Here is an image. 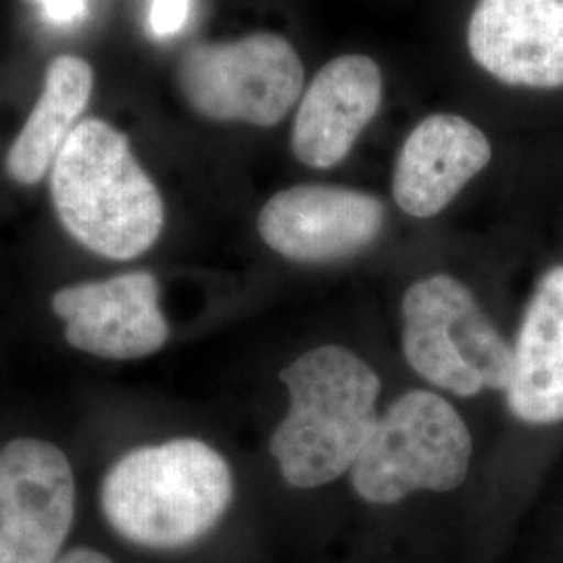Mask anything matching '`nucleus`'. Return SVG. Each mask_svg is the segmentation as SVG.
<instances>
[{
	"mask_svg": "<svg viewBox=\"0 0 563 563\" xmlns=\"http://www.w3.org/2000/svg\"><path fill=\"white\" fill-rule=\"evenodd\" d=\"M384 202L362 190L302 184L276 192L257 218L262 241L284 260L332 263L353 257L383 232Z\"/></svg>",
	"mask_w": 563,
	"mask_h": 563,
	"instance_id": "8",
	"label": "nucleus"
},
{
	"mask_svg": "<svg viewBox=\"0 0 563 563\" xmlns=\"http://www.w3.org/2000/svg\"><path fill=\"white\" fill-rule=\"evenodd\" d=\"M290 407L269 453L295 488H318L351 472L378 426L383 383L357 353L311 349L280 372Z\"/></svg>",
	"mask_w": 563,
	"mask_h": 563,
	"instance_id": "1",
	"label": "nucleus"
},
{
	"mask_svg": "<svg viewBox=\"0 0 563 563\" xmlns=\"http://www.w3.org/2000/svg\"><path fill=\"white\" fill-rule=\"evenodd\" d=\"M51 307L65 323V341L92 357L134 362L155 355L169 339L159 282L148 272L60 288Z\"/></svg>",
	"mask_w": 563,
	"mask_h": 563,
	"instance_id": "9",
	"label": "nucleus"
},
{
	"mask_svg": "<svg viewBox=\"0 0 563 563\" xmlns=\"http://www.w3.org/2000/svg\"><path fill=\"white\" fill-rule=\"evenodd\" d=\"M467 48L505 86L563 88V0H478Z\"/></svg>",
	"mask_w": 563,
	"mask_h": 563,
	"instance_id": "10",
	"label": "nucleus"
},
{
	"mask_svg": "<svg viewBox=\"0 0 563 563\" xmlns=\"http://www.w3.org/2000/svg\"><path fill=\"white\" fill-rule=\"evenodd\" d=\"M92 86V67L76 55H63L48 65L41 99L7 155L11 180L34 186L53 169L88 107Z\"/></svg>",
	"mask_w": 563,
	"mask_h": 563,
	"instance_id": "14",
	"label": "nucleus"
},
{
	"mask_svg": "<svg viewBox=\"0 0 563 563\" xmlns=\"http://www.w3.org/2000/svg\"><path fill=\"white\" fill-rule=\"evenodd\" d=\"M178 80L186 102L207 120L274 128L301 99L305 67L290 42L262 32L192 46Z\"/></svg>",
	"mask_w": 563,
	"mask_h": 563,
	"instance_id": "6",
	"label": "nucleus"
},
{
	"mask_svg": "<svg viewBox=\"0 0 563 563\" xmlns=\"http://www.w3.org/2000/svg\"><path fill=\"white\" fill-rule=\"evenodd\" d=\"M401 316L405 360L426 383L463 399L507 390L514 349L457 278L416 282L402 297Z\"/></svg>",
	"mask_w": 563,
	"mask_h": 563,
	"instance_id": "4",
	"label": "nucleus"
},
{
	"mask_svg": "<svg viewBox=\"0 0 563 563\" xmlns=\"http://www.w3.org/2000/svg\"><path fill=\"white\" fill-rule=\"evenodd\" d=\"M51 195L69 236L104 260H136L162 236V192L107 121L76 125L51 169Z\"/></svg>",
	"mask_w": 563,
	"mask_h": 563,
	"instance_id": "2",
	"label": "nucleus"
},
{
	"mask_svg": "<svg viewBox=\"0 0 563 563\" xmlns=\"http://www.w3.org/2000/svg\"><path fill=\"white\" fill-rule=\"evenodd\" d=\"M25 2H32V4H41V0H25Z\"/></svg>",
	"mask_w": 563,
	"mask_h": 563,
	"instance_id": "18",
	"label": "nucleus"
},
{
	"mask_svg": "<svg viewBox=\"0 0 563 563\" xmlns=\"http://www.w3.org/2000/svg\"><path fill=\"white\" fill-rule=\"evenodd\" d=\"M505 395L520 422H563V265L544 274L526 307Z\"/></svg>",
	"mask_w": 563,
	"mask_h": 563,
	"instance_id": "13",
	"label": "nucleus"
},
{
	"mask_svg": "<svg viewBox=\"0 0 563 563\" xmlns=\"http://www.w3.org/2000/svg\"><path fill=\"white\" fill-rule=\"evenodd\" d=\"M55 563H113L101 551L95 549H71Z\"/></svg>",
	"mask_w": 563,
	"mask_h": 563,
	"instance_id": "17",
	"label": "nucleus"
},
{
	"mask_svg": "<svg viewBox=\"0 0 563 563\" xmlns=\"http://www.w3.org/2000/svg\"><path fill=\"white\" fill-rule=\"evenodd\" d=\"M493 159L483 130L455 113H432L402 142L393 197L411 218L439 216Z\"/></svg>",
	"mask_w": 563,
	"mask_h": 563,
	"instance_id": "12",
	"label": "nucleus"
},
{
	"mask_svg": "<svg viewBox=\"0 0 563 563\" xmlns=\"http://www.w3.org/2000/svg\"><path fill=\"white\" fill-rule=\"evenodd\" d=\"M232 497L222 453L199 439H174L123 455L102 481L101 509L128 543L169 551L207 537Z\"/></svg>",
	"mask_w": 563,
	"mask_h": 563,
	"instance_id": "3",
	"label": "nucleus"
},
{
	"mask_svg": "<svg viewBox=\"0 0 563 563\" xmlns=\"http://www.w3.org/2000/svg\"><path fill=\"white\" fill-rule=\"evenodd\" d=\"M76 518V478L57 444L0 449V563H55Z\"/></svg>",
	"mask_w": 563,
	"mask_h": 563,
	"instance_id": "7",
	"label": "nucleus"
},
{
	"mask_svg": "<svg viewBox=\"0 0 563 563\" xmlns=\"http://www.w3.org/2000/svg\"><path fill=\"white\" fill-rule=\"evenodd\" d=\"M192 0H151L148 27L155 38L178 36L190 18Z\"/></svg>",
	"mask_w": 563,
	"mask_h": 563,
	"instance_id": "15",
	"label": "nucleus"
},
{
	"mask_svg": "<svg viewBox=\"0 0 563 563\" xmlns=\"http://www.w3.org/2000/svg\"><path fill=\"white\" fill-rule=\"evenodd\" d=\"M86 2L88 0H41V7L46 20L59 25H69L84 18Z\"/></svg>",
	"mask_w": 563,
	"mask_h": 563,
	"instance_id": "16",
	"label": "nucleus"
},
{
	"mask_svg": "<svg viewBox=\"0 0 563 563\" xmlns=\"http://www.w3.org/2000/svg\"><path fill=\"white\" fill-rule=\"evenodd\" d=\"M470 463L472 437L460 411L437 393L409 390L380 416L351 484L367 504H399L422 490H455Z\"/></svg>",
	"mask_w": 563,
	"mask_h": 563,
	"instance_id": "5",
	"label": "nucleus"
},
{
	"mask_svg": "<svg viewBox=\"0 0 563 563\" xmlns=\"http://www.w3.org/2000/svg\"><path fill=\"white\" fill-rule=\"evenodd\" d=\"M380 65L365 55L328 60L302 95L290 148L313 169L341 165L383 104Z\"/></svg>",
	"mask_w": 563,
	"mask_h": 563,
	"instance_id": "11",
	"label": "nucleus"
}]
</instances>
